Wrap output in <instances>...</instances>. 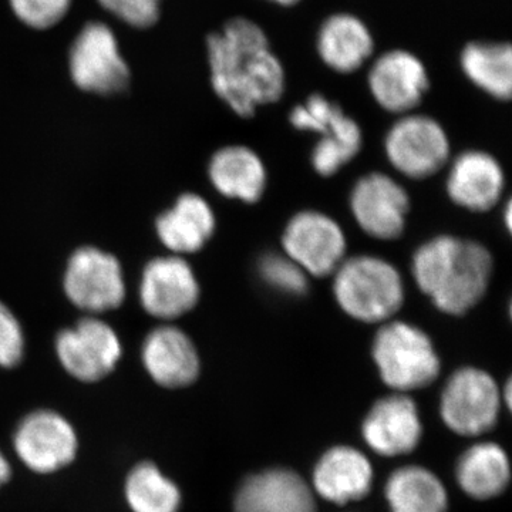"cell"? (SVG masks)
<instances>
[{"mask_svg":"<svg viewBox=\"0 0 512 512\" xmlns=\"http://www.w3.org/2000/svg\"><path fill=\"white\" fill-rule=\"evenodd\" d=\"M207 56L212 89L239 117H252L284 96V64L255 20L229 19L207 37Z\"/></svg>","mask_w":512,"mask_h":512,"instance_id":"1","label":"cell"},{"mask_svg":"<svg viewBox=\"0 0 512 512\" xmlns=\"http://www.w3.org/2000/svg\"><path fill=\"white\" fill-rule=\"evenodd\" d=\"M412 269L417 286L440 311L463 315L487 292L493 258L477 242L439 237L417 249Z\"/></svg>","mask_w":512,"mask_h":512,"instance_id":"2","label":"cell"},{"mask_svg":"<svg viewBox=\"0 0 512 512\" xmlns=\"http://www.w3.org/2000/svg\"><path fill=\"white\" fill-rule=\"evenodd\" d=\"M336 301L353 319L366 323L386 322L402 308V275L390 262L360 255L343 261L335 272Z\"/></svg>","mask_w":512,"mask_h":512,"instance_id":"3","label":"cell"},{"mask_svg":"<svg viewBox=\"0 0 512 512\" xmlns=\"http://www.w3.org/2000/svg\"><path fill=\"white\" fill-rule=\"evenodd\" d=\"M373 357L383 382L397 392L424 389L439 377L440 359L423 330L389 322L377 332Z\"/></svg>","mask_w":512,"mask_h":512,"instance_id":"4","label":"cell"},{"mask_svg":"<svg viewBox=\"0 0 512 512\" xmlns=\"http://www.w3.org/2000/svg\"><path fill=\"white\" fill-rule=\"evenodd\" d=\"M289 120L298 130L322 134L313 150L312 164L325 177L338 173L362 148L359 124L346 116L339 104L322 94H312L308 100L296 106Z\"/></svg>","mask_w":512,"mask_h":512,"instance_id":"5","label":"cell"},{"mask_svg":"<svg viewBox=\"0 0 512 512\" xmlns=\"http://www.w3.org/2000/svg\"><path fill=\"white\" fill-rule=\"evenodd\" d=\"M70 74L83 92L113 96L130 83V69L121 56L116 35L101 22H89L70 47Z\"/></svg>","mask_w":512,"mask_h":512,"instance_id":"6","label":"cell"},{"mask_svg":"<svg viewBox=\"0 0 512 512\" xmlns=\"http://www.w3.org/2000/svg\"><path fill=\"white\" fill-rule=\"evenodd\" d=\"M12 440L19 460L42 476L69 467L79 451V437L73 424L50 409L26 414L13 431Z\"/></svg>","mask_w":512,"mask_h":512,"instance_id":"7","label":"cell"},{"mask_svg":"<svg viewBox=\"0 0 512 512\" xmlns=\"http://www.w3.org/2000/svg\"><path fill=\"white\" fill-rule=\"evenodd\" d=\"M63 288L67 299L90 315L114 311L126 299L119 259L94 247L73 252L64 272Z\"/></svg>","mask_w":512,"mask_h":512,"instance_id":"8","label":"cell"},{"mask_svg":"<svg viewBox=\"0 0 512 512\" xmlns=\"http://www.w3.org/2000/svg\"><path fill=\"white\" fill-rule=\"evenodd\" d=\"M56 355L74 379L96 383L114 372L123 355V346L109 323L87 316L57 335Z\"/></svg>","mask_w":512,"mask_h":512,"instance_id":"9","label":"cell"},{"mask_svg":"<svg viewBox=\"0 0 512 512\" xmlns=\"http://www.w3.org/2000/svg\"><path fill=\"white\" fill-rule=\"evenodd\" d=\"M500 390L493 377L476 367H464L448 379L441 394L444 423L461 436H480L497 423Z\"/></svg>","mask_w":512,"mask_h":512,"instance_id":"10","label":"cell"},{"mask_svg":"<svg viewBox=\"0 0 512 512\" xmlns=\"http://www.w3.org/2000/svg\"><path fill=\"white\" fill-rule=\"evenodd\" d=\"M386 153L396 170L421 180L447 163L450 143L436 120L423 114H404L387 133Z\"/></svg>","mask_w":512,"mask_h":512,"instance_id":"11","label":"cell"},{"mask_svg":"<svg viewBox=\"0 0 512 512\" xmlns=\"http://www.w3.org/2000/svg\"><path fill=\"white\" fill-rule=\"evenodd\" d=\"M285 255L308 275H333L345 261L346 238L342 228L328 215L316 211L296 214L282 238Z\"/></svg>","mask_w":512,"mask_h":512,"instance_id":"12","label":"cell"},{"mask_svg":"<svg viewBox=\"0 0 512 512\" xmlns=\"http://www.w3.org/2000/svg\"><path fill=\"white\" fill-rule=\"evenodd\" d=\"M373 99L394 114H410L430 89V77L419 56L392 49L376 57L367 74Z\"/></svg>","mask_w":512,"mask_h":512,"instance_id":"13","label":"cell"},{"mask_svg":"<svg viewBox=\"0 0 512 512\" xmlns=\"http://www.w3.org/2000/svg\"><path fill=\"white\" fill-rule=\"evenodd\" d=\"M198 299L200 284L197 276L180 255L160 256L144 268L140 302L148 315L174 320L192 311Z\"/></svg>","mask_w":512,"mask_h":512,"instance_id":"14","label":"cell"},{"mask_svg":"<svg viewBox=\"0 0 512 512\" xmlns=\"http://www.w3.org/2000/svg\"><path fill=\"white\" fill-rule=\"evenodd\" d=\"M353 215L367 235L392 241L403 234L409 212V195L389 175H366L353 188L350 198Z\"/></svg>","mask_w":512,"mask_h":512,"instance_id":"15","label":"cell"},{"mask_svg":"<svg viewBox=\"0 0 512 512\" xmlns=\"http://www.w3.org/2000/svg\"><path fill=\"white\" fill-rule=\"evenodd\" d=\"M148 376L165 389H183L200 376L201 362L190 336L175 326L151 330L141 348Z\"/></svg>","mask_w":512,"mask_h":512,"instance_id":"16","label":"cell"},{"mask_svg":"<svg viewBox=\"0 0 512 512\" xmlns=\"http://www.w3.org/2000/svg\"><path fill=\"white\" fill-rule=\"evenodd\" d=\"M423 427L416 403L404 394L383 397L363 421V437L383 457L403 456L419 446Z\"/></svg>","mask_w":512,"mask_h":512,"instance_id":"17","label":"cell"},{"mask_svg":"<svg viewBox=\"0 0 512 512\" xmlns=\"http://www.w3.org/2000/svg\"><path fill=\"white\" fill-rule=\"evenodd\" d=\"M316 52L333 72L352 74L372 59L375 37L359 16L348 12L333 13L320 25Z\"/></svg>","mask_w":512,"mask_h":512,"instance_id":"18","label":"cell"},{"mask_svg":"<svg viewBox=\"0 0 512 512\" xmlns=\"http://www.w3.org/2000/svg\"><path fill=\"white\" fill-rule=\"evenodd\" d=\"M235 512H316V505L301 476L289 470H268L242 483Z\"/></svg>","mask_w":512,"mask_h":512,"instance_id":"19","label":"cell"},{"mask_svg":"<svg viewBox=\"0 0 512 512\" xmlns=\"http://www.w3.org/2000/svg\"><path fill=\"white\" fill-rule=\"evenodd\" d=\"M501 165L490 154L468 151L454 161L448 174L447 191L460 207L474 212L491 210L504 191Z\"/></svg>","mask_w":512,"mask_h":512,"instance_id":"20","label":"cell"},{"mask_svg":"<svg viewBox=\"0 0 512 512\" xmlns=\"http://www.w3.org/2000/svg\"><path fill=\"white\" fill-rule=\"evenodd\" d=\"M215 227L217 222L210 204L191 192L178 197L173 207L156 221L157 235L164 247L180 256L201 251L214 235Z\"/></svg>","mask_w":512,"mask_h":512,"instance_id":"21","label":"cell"},{"mask_svg":"<svg viewBox=\"0 0 512 512\" xmlns=\"http://www.w3.org/2000/svg\"><path fill=\"white\" fill-rule=\"evenodd\" d=\"M372 481L369 460L355 448L345 446L329 450L313 471V485L318 494L339 505L365 498Z\"/></svg>","mask_w":512,"mask_h":512,"instance_id":"22","label":"cell"},{"mask_svg":"<svg viewBox=\"0 0 512 512\" xmlns=\"http://www.w3.org/2000/svg\"><path fill=\"white\" fill-rule=\"evenodd\" d=\"M208 174L224 197L256 202L264 195L266 171L261 158L247 147L232 146L211 158Z\"/></svg>","mask_w":512,"mask_h":512,"instance_id":"23","label":"cell"},{"mask_svg":"<svg viewBox=\"0 0 512 512\" xmlns=\"http://www.w3.org/2000/svg\"><path fill=\"white\" fill-rule=\"evenodd\" d=\"M460 66L468 80L497 100L512 94V49L507 42L474 40L460 53Z\"/></svg>","mask_w":512,"mask_h":512,"instance_id":"24","label":"cell"},{"mask_svg":"<svg viewBox=\"0 0 512 512\" xmlns=\"http://www.w3.org/2000/svg\"><path fill=\"white\" fill-rule=\"evenodd\" d=\"M456 476L464 493L488 500L503 493L510 483V461L498 444H476L458 460Z\"/></svg>","mask_w":512,"mask_h":512,"instance_id":"25","label":"cell"},{"mask_svg":"<svg viewBox=\"0 0 512 512\" xmlns=\"http://www.w3.org/2000/svg\"><path fill=\"white\" fill-rule=\"evenodd\" d=\"M386 498L392 512H447L446 488L423 467L394 471L386 484Z\"/></svg>","mask_w":512,"mask_h":512,"instance_id":"26","label":"cell"},{"mask_svg":"<svg viewBox=\"0 0 512 512\" xmlns=\"http://www.w3.org/2000/svg\"><path fill=\"white\" fill-rule=\"evenodd\" d=\"M124 497L131 512H180V488L157 464L141 461L131 468L124 483Z\"/></svg>","mask_w":512,"mask_h":512,"instance_id":"27","label":"cell"},{"mask_svg":"<svg viewBox=\"0 0 512 512\" xmlns=\"http://www.w3.org/2000/svg\"><path fill=\"white\" fill-rule=\"evenodd\" d=\"M261 275L269 285L291 295H302L308 289V274L288 255H266Z\"/></svg>","mask_w":512,"mask_h":512,"instance_id":"28","label":"cell"},{"mask_svg":"<svg viewBox=\"0 0 512 512\" xmlns=\"http://www.w3.org/2000/svg\"><path fill=\"white\" fill-rule=\"evenodd\" d=\"M10 8L20 22L29 28H53L67 15L72 0H9Z\"/></svg>","mask_w":512,"mask_h":512,"instance_id":"29","label":"cell"},{"mask_svg":"<svg viewBox=\"0 0 512 512\" xmlns=\"http://www.w3.org/2000/svg\"><path fill=\"white\" fill-rule=\"evenodd\" d=\"M101 8L121 22L137 29H148L160 19L161 0H97Z\"/></svg>","mask_w":512,"mask_h":512,"instance_id":"30","label":"cell"},{"mask_svg":"<svg viewBox=\"0 0 512 512\" xmlns=\"http://www.w3.org/2000/svg\"><path fill=\"white\" fill-rule=\"evenodd\" d=\"M25 357V335L18 318L0 302V367L15 369Z\"/></svg>","mask_w":512,"mask_h":512,"instance_id":"31","label":"cell"},{"mask_svg":"<svg viewBox=\"0 0 512 512\" xmlns=\"http://www.w3.org/2000/svg\"><path fill=\"white\" fill-rule=\"evenodd\" d=\"M10 478H12V467H10L8 457L0 450V488L8 484Z\"/></svg>","mask_w":512,"mask_h":512,"instance_id":"32","label":"cell"},{"mask_svg":"<svg viewBox=\"0 0 512 512\" xmlns=\"http://www.w3.org/2000/svg\"><path fill=\"white\" fill-rule=\"evenodd\" d=\"M268 2L281 6V8H292V6L298 5L301 0H268Z\"/></svg>","mask_w":512,"mask_h":512,"instance_id":"33","label":"cell"},{"mask_svg":"<svg viewBox=\"0 0 512 512\" xmlns=\"http://www.w3.org/2000/svg\"><path fill=\"white\" fill-rule=\"evenodd\" d=\"M511 211H512V205H511V202H508L507 210H505V222H507L508 229H511V227H512V222H511L512 212Z\"/></svg>","mask_w":512,"mask_h":512,"instance_id":"34","label":"cell"},{"mask_svg":"<svg viewBox=\"0 0 512 512\" xmlns=\"http://www.w3.org/2000/svg\"><path fill=\"white\" fill-rule=\"evenodd\" d=\"M511 382L507 383V386H505V402H507L508 407L511 406Z\"/></svg>","mask_w":512,"mask_h":512,"instance_id":"35","label":"cell"}]
</instances>
